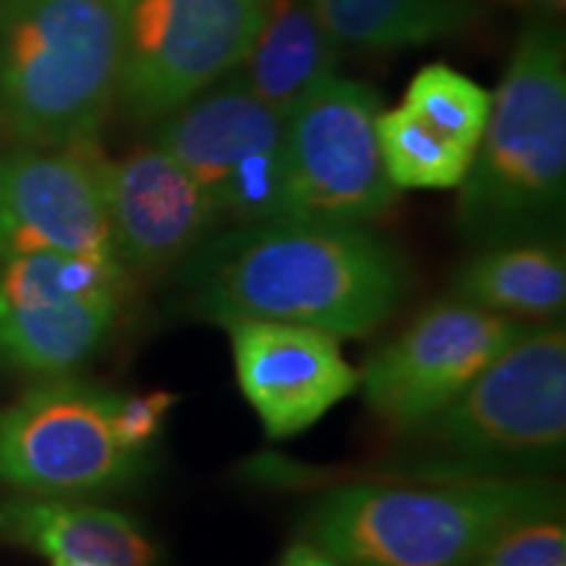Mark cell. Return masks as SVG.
Wrapping results in <instances>:
<instances>
[{
    "label": "cell",
    "mask_w": 566,
    "mask_h": 566,
    "mask_svg": "<svg viewBox=\"0 0 566 566\" xmlns=\"http://www.w3.org/2000/svg\"><path fill=\"white\" fill-rule=\"evenodd\" d=\"M153 126V142L192 176L221 229L289 221L286 116L231 74Z\"/></svg>",
    "instance_id": "obj_8"
},
{
    "label": "cell",
    "mask_w": 566,
    "mask_h": 566,
    "mask_svg": "<svg viewBox=\"0 0 566 566\" xmlns=\"http://www.w3.org/2000/svg\"><path fill=\"white\" fill-rule=\"evenodd\" d=\"M51 566H103V564L80 562V558H51Z\"/></svg>",
    "instance_id": "obj_26"
},
{
    "label": "cell",
    "mask_w": 566,
    "mask_h": 566,
    "mask_svg": "<svg viewBox=\"0 0 566 566\" xmlns=\"http://www.w3.org/2000/svg\"><path fill=\"white\" fill-rule=\"evenodd\" d=\"M176 405H179V396L171 391L132 396L118 394L116 407H113V430H116V438L129 451L150 454L155 446H158L168 415H171Z\"/></svg>",
    "instance_id": "obj_23"
},
{
    "label": "cell",
    "mask_w": 566,
    "mask_h": 566,
    "mask_svg": "<svg viewBox=\"0 0 566 566\" xmlns=\"http://www.w3.org/2000/svg\"><path fill=\"white\" fill-rule=\"evenodd\" d=\"M401 105L430 129L475 153L491 116L493 95L483 84L459 74L446 63H430L409 82Z\"/></svg>",
    "instance_id": "obj_21"
},
{
    "label": "cell",
    "mask_w": 566,
    "mask_h": 566,
    "mask_svg": "<svg viewBox=\"0 0 566 566\" xmlns=\"http://www.w3.org/2000/svg\"><path fill=\"white\" fill-rule=\"evenodd\" d=\"M0 543L48 558L103 566H163V551L137 520L59 495L0 499Z\"/></svg>",
    "instance_id": "obj_14"
},
{
    "label": "cell",
    "mask_w": 566,
    "mask_h": 566,
    "mask_svg": "<svg viewBox=\"0 0 566 566\" xmlns=\"http://www.w3.org/2000/svg\"><path fill=\"white\" fill-rule=\"evenodd\" d=\"M564 566H566V564H564Z\"/></svg>",
    "instance_id": "obj_27"
},
{
    "label": "cell",
    "mask_w": 566,
    "mask_h": 566,
    "mask_svg": "<svg viewBox=\"0 0 566 566\" xmlns=\"http://www.w3.org/2000/svg\"><path fill=\"white\" fill-rule=\"evenodd\" d=\"M122 300L0 304V367L61 378L97 357L122 321Z\"/></svg>",
    "instance_id": "obj_16"
},
{
    "label": "cell",
    "mask_w": 566,
    "mask_h": 566,
    "mask_svg": "<svg viewBox=\"0 0 566 566\" xmlns=\"http://www.w3.org/2000/svg\"><path fill=\"white\" fill-rule=\"evenodd\" d=\"M380 480L551 478L566 454V328L533 325L457 396L394 433Z\"/></svg>",
    "instance_id": "obj_2"
},
{
    "label": "cell",
    "mask_w": 566,
    "mask_h": 566,
    "mask_svg": "<svg viewBox=\"0 0 566 566\" xmlns=\"http://www.w3.org/2000/svg\"><path fill=\"white\" fill-rule=\"evenodd\" d=\"M118 27L116 103L155 124L231 74L250 51L265 0H108Z\"/></svg>",
    "instance_id": "obj_6"
},
{
    "label": "cell",
    "mask_w": 566,
    "mask_h": 566,
    "mask_svg": "<svg viewBox=\"0 0 566 566\" xmlns=\"http://www.w3.org/2000/svg\"><path fill=\"white\" fill-rule=\"evenodd\" d=\"M171 275L176 307L195 321H281L336 338L378 334L412 283L384 233L321 221L218 229Z\"/></svg>",
    "instance_id": "obj_1"
},
{
    "label": "cell",
    "mask_w": 566,
    "mask_h": 566,
    "mask_svg": "<svg viewBox=\"0 0 566 566\" xmlns=\"http://www.w3.org/2000/svg\"><path fill=\"white\" fill-rule=\"evenodd\" d=\"M223 328L239 391L273 441L304 433L359 391L342 338L325 331L281 321H229Z\"/></svg>",
    "instance_id": "obj_12"
},
{
    "label": "cell",
    "mask_w": 566,
    "mask_h": 566,
    "mask_svg": "<svg viewBox=\"0 0 566 566\" xmlns=\"http://www.w3.org/2000/svg\"><path fill=\"white\" fill-rule=\"evenodd\" d=\"M451 296L509 317H556L566 304V258L556 239L480 247L451 275Z\"/></svg>",
    "instance_id": "obj_17"
},
{
    "label": "cell",
    "mask_w": 566,
    "mask_h": 566,
    "mask_svg": "<svg viewBox=\"0 0 566 566\" xmlns=\"http://www.w3.org/2000/svg\"><path fill=\"white\" fill-rule=\"evenodd\" d=\"M34 252L116 260L95 145L0 155V263Z\"/></svg>",
    "instance_id": "obj_11"
},
{
    "label": "cell",
    "mask_w": 566,
    "mask_h": 566,
    "mask_svg": "<svg viewBox=\"0 0 566 566\" xmlns=\"http://www.w3.org/2000/svg\"><path fill=\"white\" fill-rule=\"evenodd\" d=\"M118 391L87 380L42 378L0 412V485L27 495L116 493L150 472L113 430Z\"/></svg>",
    "instance_id": "obj_7"
},
{
    "label": "cell",
    "mask_w": 566,
    "mask_h": 566,
    "mask_svg": "<svg viewBox=\"0 0 566 566\" xmlns=\"http://www.w3.org/2000/svg\"><path fill=\"white\" fill-rule=\"evenodd\" d=\"M527 3L533 6L535 13H541V19L556 21V19H562L566 0H527Z\"/></svg>",
    "instance_id": "obj_25"
},
{
    "label": "cell",
    "mask_w": 566,
    "mask_h": 566,
    "mask_svg": "<svg viewBox=\"0 0 566 566\" xmlns=\"http://www.w3.org/2000/svg\"><path fill=\"white\" fill-rule=\"evenodd\" d=\"M338 48L313 0H265L263 24L231 76L289 116L317 84L336 74Z\"/></svg>",
    "instance_id": "obj_15"
},
{
    "label": "cell",
    "mask_w": 566,
    "mask_h": 566,
    "mask_svg": "<svg viewBox=\"0 0 566 566\" xmlns=\"http://www.w3.org/2000/svg\"><path fill=\"white\" fill-rule=\"evenodd\" d=\"M275 566H342L334 556L325 554L321 546H315L313 541H296L283 551L279 564Z\"/></svg>",
    "instance_id": "obj_24"
},
{
    "label": "cell",
    "mask_w": 566,
    "mask_h": 566,
    "mask_svg": "<svg viewBox=\"0 0 566 566\" xmlns=\"http://www.w3.org/2000/svg\"><path fill=\"white\" fill-rule=\"evenodd\" d=\"M118 87L108 0H0V132L27 147H92Z\"/></svg>",
    "instance_id": "obj_5"
},
{
    "label": "cell",
    "mask_w": 566,
    "mask_h": 566,
    "mask_svg": "<svg viewBox=\"0 0 566 566\" xmlns=\"http://www.w3.org/2000/svg\"><path fill=\"white\" fill-rule=\"evenodd\" d=\"M533 323L488 313L457 296L420 310L359 370L365 405L394 433L454 401Z\"/></svg>",
    "instance_id": "obj_10"
},
{
    "label": "cell",
    "mask_w": 566,
    "mask_h": 566,
    "mask_svg": "<svg viewBox=\"0 0 566 566\" xmlns=\"http://www.w3.org/2000/svg\"><path fill=\"white\" fill-rule=\"evenodd\" d=\"M338 45L394 51L454 38L472 24L470 0H313Z\"/></svg>",
    "instance_id": "obj_18"
},
{
    "label": "cell",
    "mask_w": 566,
    "mask_h": 566,
    "mask_svg": "<svg viewBox=\"0 0 566 566\" xmlns=\"http://www.w3.org/2000/svg\"><path fill=\"white\" fill-rule=\"evenodd\" d=\"M129 286V271L113 258L34 252L0 263V304L63 300L126 302Z\"/></svg>",
    "instance_id": "obj_19"
},
{
    "label": "cell",
    "mask_w": 566,
    "mask_h": 566,
    "mask_svg": "<svg viewBox=\"0 0 566 566\" xmlns=\"http://www.w3.org/2000/svg\"><path fill=\"white\" fill-rule=\"evenodd\" d=\"M564 512L535 514L501 530L472 566H564Z\"/></svg>",
    "instance_id": "obj_22"
},
{
    "label": "cell",
    "mask_w": 566,
    "mask_h": 566,
    "mask_svg": "<svg viewBox=\"0 0 566 566\" xmlns=\"http://www.w3.org/2000/svg\"><path fill=\"white\" fill-rule=\"evenodd\" d=\"M103 200L113 254L129 275H171L210 233L221 229L208 197L163 147L101 158Z\"/></svg>",
    "instance_id": "obj_13"
},
{
    "label": "cell",
    "mask_w": 566,
    "mask_h": 566,
    "mask_svg": "<svg viewBox=\"0 0 566 566\" xmlns=\"http://www.w3.org/2000/svg\"><path fill=\"white\" fill-rule=\"evenodd\" d=\"M564 512L554 478L357 480L304 516L307 541L342 566H472L501 530Z\"/></svg>",
    "instance_id": "obj_4"
},
{
    "label": "cell",
    "mask_w": 566,
    "mask_h": 566,
    "mask_svg": "<svg viewBox=\"0 0 566 566\" xmlns=\"http://www.w3.org/2000/svg\"><path fill=\"white\" fill-rule=\"evenodd\" d=\"M457 231L475 250L556 239L566 205V59L554 21L516 40L470 171L459 184Z\"/></svg>",
    "instance_id": "obj_3"
},
{
    "label": "cell",
    "mask_w": 566,
    "mask_h": 566,
    "mask_svg": "<svg viewBox=\"0 0 566 566\" xmlns=\"http://www.w3.org/2000/svg\"><path fill=\"white\" fill-rule=\"evenodd\" d=\"M378 147L396 189H454L475 153L430 129L405 105L378 113Z\"/></svg>",
    "instance_id": "obj_20"
},
{
    "label": "cell",
    "mask_w": 566,
    "mask_h": 566,
    "mask_svg": "<svg viewBox=\"0 0 566 566\" xmlns=\"http://www.w3.org/2000/svg\"><path fill=\"white\" fill-rule=\"evenodd\" d=\"M380 95L328 76L286 116L289 221L367 226L399 200L378 147Z\"/></svg>",
    "instance_id": "obj_9"
}]
</instances>
